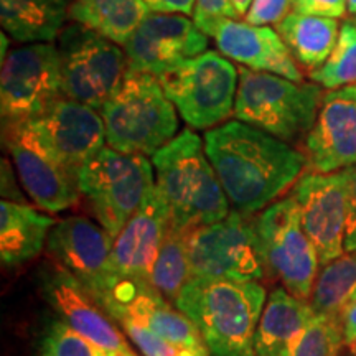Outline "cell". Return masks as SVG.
<instances>
[{"mask_svg":"<svg viewBox=\"0 0 356 356\" xmlns=\"http://www.w3.org/2000/svg\"><path fill=\"white\" fill-rule=\"evenodd\" d=\"M353 22H355V24H356V15H355V20H353Z\"/></svg>","mask_w":356,"mask_h":356,"instance_id":"cell-42","label":"cell"},{"mask_svg":"<svg viewBox=\"0 0 356 356\" xmlns=\"http://www.w3.org/2000/svg\"><path fill=\"white\" fill-rule=\"evenodd\" d=\"M188 252L193 277L257 282L267 273L256 218L238 210L191 231Z\"/></svg>","mask_w":356,"mask_h":356,"instance_id":"cell-9","label":"cell"},{"mask_svg":"<svg viewBox=\"0 0 356 356\" xmlns=\"http://www.w3.org/2000/svg\"><path fill=\"white\" fill-rule=\"evenodd\" d=\"M37 350L38 356H137L136 353H109L91 343L60 318L47 320L40 333Z\"/></svg>","mask_w":356,"mask_h":356,"instance_id":"cell-29","label":"cell"},{"mask_svg":"<svg viewBox=\"0 0 356 356\" xmlns=\"http://www.w3.org/2000/svg\"><path fill=\"white\" fill-rule=\"evenodd\" d=\"M312 81L325 89H338L356 84V24L345 20L330 58L310 73Z\"/></svg>","mask_w":356,"mask_h":356,"instance_id":"cell-28","label":"cell"},{"mask_svg":"<svg viewBox=\"0 0 356 356\" xmlns=\"http://www.w3.org/2000/svg\"><path fill=\"white\" fill-rule=\"evenodd\" d=\"M170 229V210L157 185L147 191L140 208L114 238L111 264L118 282H149L154 262ZM150 284V282H149Z\"/></svg>","mask_w":356,"mask_h":356,"instance_id":"cell-19","label":"cell"},{"mask_svg":"<svg viewBox=\"0 0 356 356\" xmlns=\"http://www.w3.org/2000/svg\"><path fill=\"white\" fill-rule=\"evenodd\" d=\"M56 221L22 202L0 204V256L6 266H20L37 257Z\"/></svg>","mask_w":356,"mask_h":356,"instance_id":"cell-22","label":"cell"},{"mask_svg":"<svg viewBox=\"0 0 356 356\" xmlns=\"http://www.w3.org/2000/svg\"><path fill=\"white\" fill-rule=\"evenodd\" d=\"M312 318L310 302L292 296L286 289H275L257 325L256 356H292Z\"/></svg>","mask_w":356,"mask_h":356,"instance_id":"cell-21","label":"cell"},{"mask_svg":"<svg viewBox=\"0 0 356 356\" xmlns=\"http://www.w3.org/2000/svg\"><path fill=\"white\" fill-rule=\"evenodd\" d=\"M350 348H351V353H353V355L356 356V341H353V343L350 345Z\"/></svg>","mask_w":356,"mask_h":356,"instance_id":"cell-40","label":"cell"},{"mask_svg":"<svg viewBox=\"0 0 356 356\" xmlns=\"http://www.w3.org/2000/svg\"><path fill=\"white\" fill-rule=\"evenodd\" d=\"M190 233L191 231L168 229L150 273V286L172 302L177 300L188 280L193 277L188 252Z\"/></svg>","mask_w":356,"mask_h":356,"instance_id":"cell-27","label":"cell"},{"mask_svg":"<svg viewBox=\"0 0 356 356\" xmlns=\"http://www.w3.org/2000/svg\"><path fill=\"white\" fill-rule=\"evenodd\" d=\"M256 226L267 273L277 277L292 296L309 300L320 261L302 228L299 204L292 195L269 204L256 218Z\"/></svg>","mask_w":356,"mask_h":356,"instance_id":"cell-10","label":"cell"},{"mask_svg":"<svg viewBox=\"0 0 356 356\" xmlns=\"http://www.w3.org/2000/svg\"><path fill=\"white\" fill-rule=\"evenodd\" d=\"M291 10L293 12V0H252L244 22L256 26L277 25Z\"/></svg>","mask_w":356,"mask_h":356,"instance_id":"cell-32","label":"cell"},{"mask_svg":"<svg viewBox=\"0 0 356 356\" xmlns=\"http://www.w3.org/2000/svg\"><path fill=\"white\" fill-rule=\"evenodd\" d=\"M65 97L101 111L129 71L119 44L81 24L66 25L58 37Z\"/></svg>","mask_w":356,"mask_h":356,"instance_id":"cell-8","label":"cell"},{"mask_svg":"<svg viewBox=\"0 0 356 356\" xmlns=\"http://www.w3.org/2000/svg\"><path fill=\"white\" fill-rule=\"evenodd\" d=\"M307 168L317 173L345 170L356 163V84L330 89L304 139Z\"/></svg>","mask_w":356,"mask_h":356,"instance_id":"cell-17","label":"cell"},{"mask_svg":"<svg viewBox=\"0 0 356 356\" xmlns=\"http://www.w3.org/2000/svg\"><path fill=\"white\" fill-rule=\"evenodd\" d=\"M149 10L155 13H178V15H193L195 0H144Z\"/></svg>","mask_w":356,"mask_h":356,"instance_id":"cell-36","label":"cell"},{"mask_svg":"<svg viewBox=\"0 0 356 356\" xmlns=\"http://www.w3.org/2000/svg\"><path fill=\"white\" fill-rule=\"evenodd\" d=\"M279 37L286 43L293 60L305 70H318L332 55L338 42L340 25L337 19L328 17L289 13L275 25Z\"/></svg>","mask_w":356,"mask_h":356,"instance_id":"cell-24","label":"cell"},{"mask_svg":"<svg viewBox=\"0 0 356 356\" xmlns=\"http://www.w3.org/2000/svg\"><path fill=\"white\" fill-rule=\"evenodd\" d=\"M292 197L299 204L302 228L317 249L320 266L345 251L346 173L310 172L297 180Z\"/></svg>","mask_w":356,"mask_h":356,"instance_id":"cell-14","label":"cell"},{"mask_svg":"<svg viewBox=\"0 0 356 356\" xmlns=\"http://www.w3.org/2000/svg\"><path fill=\"white\" fill-rule=\"evenodd\" d=\"M343 343L340 315H314L292 356H338Z\"/></svg>","mask_w":356,"mask_h":356,"instance_id":"cell-30","label":"cell"},{"mask_svg":"<svg viewBox=\"0 0 356 356\" xmlns=\"http://www.w3.org/2000/svg\"><path fill=\"white\" fill-rule=\"evenodd\" d=\"M203 142L197 132L186 129L152 155L155 185L168 204L173 229L193 231L229 213V200Z\"/></svg>","mask_w":356,"mask_h":356,"instance_id":"cell-3","label":"cell"},{"mask_svg":"<svg viewBox=\"0 0 356 356\" xmlns=\"http://www.w3.org/2000/svg\"><path fill=\"white\" fill-rule=\"evenodd\" d=\"M346 7H348V13L356 15V0H346Z\"/></svg>","mask_w":356,"mask_h":356,"instance_id":"cell-39","label":"cell"},{"mask_svg":"<svg viewBox=\"0 0 356 356\" xmlns=\"http://www.w3.org/2000/svg\"><path fill=\"white\" fill-rule=\"evenodd\" d=\"M113 243L108 231L84 216L56 221L47 241L48 252L78 279L101 309L118 286L111 264Z\"/></svg>","mask_w":356,"mask_h":356,"instance_id":"cell-12","label":"cell"},{"mask_svg":"<svg viewBox=\"0 0 356 356\" xmlns=\"http://www.w3.org/2000/svg\"><path fill=\"white\" fill-rule=\"evenodd\" d=\"M341 325H343L345 343L351 345L356 341V299H351L340 312Z\"/></svg>","mask_w":356,"mask_h":356,"instance_id":"cell-37","label":"cell"},{"mask_svg":"<svg viewBox=\"0 0 356 356\" xmlns=\"http://www.w3.org/2000/svg\"><path fill=\"white\" fill-rule=\"evenodd\" d=\"M353 299H356V292H355V293H353Z\"/></svg>","mask_w":356,"mask_h":356,"instance_id":"cell-41","label":"cell"},{"mask_svg":"<svg viewBox=\"0 0 356 356\" xmlns=\"http://www.w3.org/2000/svg\"><path fill=\"white\" fill-rule=\"evenodd\" d=\"M264 302L257 282L191 277L173 305L197 325L210 356H256Z\"/></svg>","mask_w":356,"mask_h":356,"instance_id":"cell-2","label":"cell"},{"mask_svg":"<svg viewBox=\"0 0 356 356\" xmlns=\"http://www.w3.org/2000/svg\"><path fill=\"white\" fill-rule=\"evenodd\" d=\"M293 12L338 20L345 17L348 7L346 0H293Z\"/></svg>","mask_w":356,"mask_h":356,"instance_id":"cell-35","label":"cell"},{"mask_svg":"<svg viewBox=\"0 0 356 356\" xmlns=\"http://www.w3.org/2000/svg\"><path fill=\"white\" fill-rule=\"evenodd\" d=\"M231 3H233L238 19H244L249 10V7H251L252 0H231Z\"/></svg>","mask_w":356,"mask_h":356,"instance_id":"cell-38","label":"cell"},{"mask_svg":"<svg viewBox=\"0 0 356 356\" xmlns=\"http://www.w3.org/2000/svg\"><path fill=\"white\" fill-rule=\"evenodd\" d=\"M65 97L63 74L55 43H26L2 56L0 111L3 122L43 114Z\"/></svg>","mask_w":356,"mask_h":356,"instance_id":"cell-11","label":"cell"},{"mask_svg":"<svg viewBox=\"0 0 356 356\" xmlns=\"http://www.w3.org/2000/svg\"><path fill=\"white\" fill-rule=\"evenodd\" d=\"M346 173V228L345 251L356 249V163L345 168Z\"/></svg>","mask_w":356,"mask_h":356,"instance_id":"cell-34","label":"cell"},{"mask_svg":"<svg viewBox=\"0 0 356 356\" xmlns=\"http://www.w3.org/2000/svg\"><path fill=\"white\" fill-rule=\"evenodd\" d=\"M38 139L71 173L101 152L106 145V127L97 109L61 97L43 114L29 119Z\"/></svg>","mask_w":356,"mask_h":356,"instance_id":"cell-16","label":"cell"},{"mask_svg":"<svg viewBox=\"0 0 356 356\" xmlns=\"http://www.w3.org/2000/svg\"><path fill=\"white\" fill-rule=\"evenodd\" d=\"M208 48V35L178 13H149L124 47L129 70L162 76Z\"/></svg>","mask_w":356,"mask_h":356,"instance_id":"cell-15","label":"cell"},{"mask_svg":"<svg viewBox=\"0 0 356 356\" xmlns=\"http://www.w3.org/2000/svg\"><path fill=\"white\" fill-rule=\"evenodd\" d=\"M119 323L144 356H210L208 351H198L163 340L134 320L124 318Z\"/></svg>","mask_w":356,"mask_h":356,"instance_id":"cell-31","label":"cell"},{"mask_svg":"<svg viewBox=\"0 0 356 356\" xmlns=\"http://www.w3.org/2000/svg\"><path fill=\"white\" fill-rule=\"evenodd\" d=\"M101 115L106 144L122 154L154 155L177 137V108L154 74L129 70Z\"/></svg>","mask_w":356,"mask_h":356,"instance_id":"cell-4","label":"cell"},{"mask_svg":"<svg viewBox=\"0 0 356 356\" xmlns=\"http://www.w3.org/2000/svg\"><path fill=\"white\" fill-rule=\"evenodd\" d=\"M238 70L234 118L287 144L305 139L317 119L323 88L317 83H297L244 66Z\"/></svg>","mask_w":356,"mask_h":356,"instance_id":"cell-5","label":"cell"},{"mask_svg":"<svg viewBox=\"0 0 356 356\" xmlns=\"http://www.w3.org/2000/svg\"><path fill=\"white\" fill-rule=\"evenodd\" d=\"M3 140L22 185L42 210L60 213L76 207L78 177L43 145L29 121L3 122Z\"/></svg>","mask_w":356,"mask_h":356,"instance_id":"cell-13","label":"cell"},{"mask_svg":"<svg viewBox=\"0 0 356 356\" xmlns=\"http://www.w3.org/2000/svg\"><path fill=\"white\" fill-rule=\"evenodd\" d=\"M147 15L149 8L144 0H73L70 8L71 20L119 47H126Z\"/></svg>","mask_w":356,"mask_h":356,"instance_id":"cell-25","label":"cell"},{"mask_svg":"<svg viewBox=\"0 0 356 356\" xmlns=\"http://www.w3.org/2000/svg\"><path fill=\"white\" fill-rule=\"evenodd\" d=\"M73 0H0L2 29L20 43H53L70 19Z\"/></svg>","mask_w":356,"mask_h":356,"instance_id":"cell-23","label":"cell"},{"mask_svg":"<svg viewBox=\"0 0 356 356\" xmlns=\"http://www.w3.org/2000/svg\"><path fill=\"white\" fill-rule=\"evenodd\" d=\"M204 150L229 203L246 215L273 204L307 167L291 144L238 119L204 134Z\"/></svg>","mask_w":356,"mask_h":356,"instance_id":"cell-1","label":"cell"},{"mask_svg":"<svg viewBox=\"0 0 356 356\" xmlns=\"http://www.w3.org/2000/svg\"><path fill=\"white\" fill-rule=\"evenodd\" d=\"M40 282L44 300L61 322L109 353H134L109 320V315L65 267L60 264L44 267L40 274Z\"/></svg>","mask_w":356,"mask_h":356,"instance_id":"cell-18","label":"cell"},{"mask_svg":"<svg viewBox=\"0 0 356 356\" xmlns=\"http://www.w3.org/2000/svg\"><path fill=\"white\" fill-rule=\"evenodd\" d=\"M218 19L239 20L231 0H195L193 22L198 29L208 22Z\"/></svg>","mask_w":356,"mask_h":356,"instance_id":"cell-33","label":"cell"},{"mask_svg":"<svg viewBox=\"0 0 356 356\" xmlns=\"http://www.w3.org/2000/svg\"><path fill=\"white\" fill-rule=\"evenodd\" d=\"M152 163L145 155L104 147L78 172V188L97 222L115 238L152 188Z\"/></svg>","mask_w":356,"mask_h":356,"instance_id":"cell-6","label":"cell"},{"mask_svg":"<svg viewBox=\"0 0 356 356\" xmlns=\"http://www.w3.org/2000/svg\"><path fill=\"white\" fill-rule=\"evenodd\" d=\"M356 292V249L323 266L315 280L310 307L314 315H340Z\"/></svg>","mask_w":356,"mask_h":356,"instance_id":"cell-26","label":"cell"},{"mask_svg":"<svg viewBox=\"0 0 356 356\" xmlns=\"http://www.w3.org/2000/svg\"><path fill=\"white\" fill-rule=\"evenodd\" d=\"M159 79L191 129L210 131L234 113L239 70L221 53L207 50Z\"/></svg>","mask_w":356,"mask_h":356,"instance_id":"cell-7","label":"cell"},{"mask_svg":"<svg viewBox=\"0 0 356 356\" xmlns=\"http://www.w3.org/2000/svg\"><path fill=\"white\" fill-rule=\"evenodd\" d=\"M200 30L215 40L218 50L228 60L244 68L302 83V71L289 51L286 43L269 26L249 25L234 19H218L200 26Z\"/></svg>","mask_w":356,"mask_h":356,"instance_id":"cell-20","label":"cell"}]
</instances>
